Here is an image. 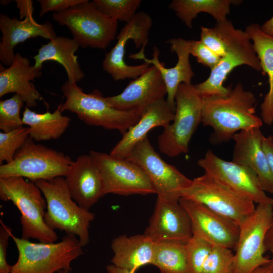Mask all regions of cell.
<instances>
[{"mask_svg": "<svg viewBox=\"0 0 273 273\" xmlns=\"http://www.w3.org/2000/svg\"><path fill=\"white\" fill-rule=\"evenodd\" d=\"M202 98V123L212 128L209 141L213 145L228 142L238 132L263 125L256 114L255 95L238 83L224 96Z\"/></svg>", "mask_w": 273, "mask_h": 273, "instance_id": "cell-1", "label": "cell"}, {"mask_svg": "<svg viewBox=\"0 0 273 273\" xmlns=\"http://www.w3.org/2000/svg\"><path fill=\"white\" fill-rule=\"evenodd\" d=\"M65 98L58 106L60 111H69L87 125L116 130L122 134L135 124L144 112L142 110L121 111L110 106L98 90L85 93L76 83L67 80L61 86Z\"/></svg>", "mask_w": 273, "mask_h": 273, "instance_id": "cell-2", "label": "cell"}, {"mask_svg": "<svg viewBox=\"0 0 273 273\" xmlns=\"http://www.w3.org/2000/svg\"><path fill=\"white\" fill-rule=\"evenodd\" d=\"M214 27L223 39L226 53L211 70L207 79L194 85L202 98L227 95L232 87H225L223 83L229 73L239 66L245 65L262 72L259 59L245 31L236 29L228 19L217 22Z\"/></svg>", "mask_w": 273, "mask_h": 273, "instance_id": "cell-3", "label": "cell"}, {"mask_svg": "<svg viewBox=\"0 0 273 273\" xmlns=\"http://www.w3.org/2000/svg\"><path fill=\"white\" fill-rule=\"evenodd\" d=\"M0 199L11 201L19 210L21 238L35 239L42 243H54L58 239L55 230L46 224V199L40 189L21 177L0 178Z\"/></svg>", "mask_w": 273, "mask_h": 273, "instance_id": "cell-4", "label": "cell"}, {"mask_svg": "<svg viewBox=\"0 0 273 273\" xmlns=\"http://www.w3.org/2000/svg\"><path fill=\"white\" fill-rule=\"evenodd\" d=\"M46 199L44 220L51 229H58L67 235L77 237L83 247L89 242V228L94 213L85 210L72 199L64 177L34 182Z\"/></svg>", "mask_w": 273, "mask_h": 273, "instance_id": "cell-5", "label": "cell"}, {"mask_svg": "<svg viewBox=\"0 0 273 273\" xmlns=\"http://www.w3.org/2000/svg\"><path fill=\"white\" fill-rule=\"evenodd\" d=\"M18 257L10 273H56L70 272L72 262L83 254L75 236L66 234L57 243H34L13 235Z\"/></svg>", "mask_w": 273, "mask_h": 273, "instance_id": "cell-6", "label": "cell"}, {"mask_svg": "<svg viewBox=\"0 0 273 273\" xmlns=\"http://www.w3.org/2000/svg\"><path fill=\"white\" fill-rule=\"evenodd\" d=\"M73 161L68 155L28 138L13 160L0 166V178H26L34 182L65 177Z\"/></svg>", "mask_w": 273, "mask_h": 273, "instance_id": "cell-7", "label": "cell"}, {"mask_svg": "<svg viewBox=\"0 0 273 273\" xmlns=\"http://www.w3.org/2000/svg\"><path fill=\"white\" fill-rule=\"evenodd\" d=\"M174 118L158 137V147L170 157L187 153L189 144L202 122V98L192 84H180L175 96Z\"/></svg>", "mask_w": 273, "mask_h": 273, "instance_id": "cell-8", "label": "cell"}, {"mask_svg": "<svg viewBox=\"0 0 273 273\" xmlns=\"http://www.w3.org/2000/svg\"><path fill=\"white\" fill-rule=\"evenodd\" d=\"M53 19L67 27L82 48L105 49L116 38L118 21L100 12L92 1H84L65 11L54 13Z\"/></svg>", "mask_w": 273, "mask_h": 273, "instance_id": "cell-9", "label": "cell"}, {"mask_svg": "<svg viewBox=\"0 0 273 273\" xmlns=\"http://www.w3.org/2000/svg\"><path fill=\"white\" fill-rule=\"evenodd\" d=\"M272 218V204H258L254 211L239 225L233 273H253L270 262V258L264 254L266 235Z\"/></svg>", "mask_w": 273, "mask_h": 273, "instance_id": "cell-10", "label": "cell"}, {"mask_svg": "<svg viewBox=\"0 0 273 273\" xmlns=\"http://www.w3.org/2000/svg\"><path fill=\"white\" fill-rule=\"evenodd\" d=\"M181 197L204 205L239 226L256 207L253 201L205 173L192 180L183 191Z\"/></svg>", "mask_w": 273, "mask_h": 273, "instance_id": "cell-11", "label": "cell"}, {"mask_svg": "<svg viewBox=\"0 0 273 273\" xmlns=\"http://www.w3.org/2000/svg\"><path fill=\"white\" fill-rule=\"evenodd\" d=\"M126 158L144 171L157 196L168 201L179 202L183 191L192 184V180L160 157L147 136L135 145Z\"/></svg>", "mask_w": 273, "mask_h": 273, "instance_id": "cell-12", "label": "cell"}, {"mask_svg": "<svg viewBox=\"0 0 273 273\" xmlns=\"http://www.w3.org/2000/svg\"><path fill=\"white\" fill-rule=\"evenodd\" d=\"M152 24L150 15L140 11L129 23L125 24L117 35L116 43L106 54L102 63L103 69L114 80L135 79L150 67L151 65L146 62L138 65H128L125 61L124 56L126 46L129 40H133L137 48L146 46Z\"/></svg>", "mask_w": 273, "mask_h": 273, "instance_id": "cell-13", "label": "cell"}, {"mask_svg": "<svg viewBox=\"0 0 273 273\" xmlns=\"http://www.w3.org/2000/svg\"><path fill=\"white\" fill-rule=\"evenodd\" d=\"M92 156L101 173L104 194L121 195L156 194V191L144 171L126 158L91 150Z\"/></svg>", "mask_w": 273, "mask_h": 273, "instance_id": "cell-14", "label": "cell"}, {"mask_svg": "<svg viewBox=\"0 0 273 273\" xmlns=\"http://www.w3.org/2000/svg\"><path fill=\"white\" fill-rule=\"evenodd\" d=\"M197 165L206 173L245 198L258 204H272L273 198L263 190L256 174L250 168L225 160L208 149Z\"/></svg>", "mask_w": 273, "mask_h": 273, "instance_id": "cell-15", "label": "cell"}, {"mask_svg": "<svg viewBox=\"0 0 273 273\" xmlns=\"http://www.w3.org/2000/svg\"><path fill=\"white\" fill-rule=\"evenodd\" d=\"M179 204L189 214L193 236L202 239L212 246L235 250L239 234V226L204 205L180 198Z\"/></svg>", "mask_w": 273, "mask_h": 273, "instance_id": "cell-16", "label": "cell"}, {"mask_svg": "<svg viewBox=\"0 0 273 273\" xmlns=\"http://www.w3.org/2000/svg\"><path fill=\"white\" fill-rule=\"evenodd\" d=\"M144 234L154 242L187 243L193 236L190 216L179 202L157 196L154 212Z\"/></svg>", "mask_w": 273, "mask_h": 273, "instance_id": "cell-17", "label": "cell"}, {"mask_svg": "<svg viewBox=\"0 0 273 273\" xmlns=\"http://www.w3.org/2000/svg\"><path fill=\"white\" fill-rule=\"evenodd\" d=\"M167 42L170 45L171 51L177 55L178 60L174 67L166 68L164 63L160 62L159 51L156 46L153 48V56L151 59H148L145 56V47L140 49L138 53L130 54L129 57L142 60L158 69L166 87V101L170 108L175 113L176 90L181 83L191 84L194 73L190 62L189 40L182 38H174L169 39Z\"/></svg>", "mask_w": 273, "mask_h": 273, "instance_id": "cell-18", "label": "cell"}, {"mask_svg": "<svg viewBox=\"0 0 273 273\" xmlns=\"http://www.w3.org/2000/svg\"><path fill=\"white\" fill-rule=\"evenodd\" d=\"M167 89L162 76L154 66L131 81L120 94L106 97L108 104L121 111L145 109L156 101L164 98Z\"/></svg>", "mask_w": 273, "mask_h": 273, "instance_id": "cell-19", "label": "cell"}, {"mask_svg": "<svg viewBox=\"0 0 273 273\" xmlns=\"http://www.w3.org/2000/svg\"><path fill=\"white\" fill-rule=\"evenodd\" d=\"M64 178L72 199L85 210L89 211L105 195L101 173L89 154L73 161Z\"/></svg>", "mask_w": 273, "mask_h": 273, "instance_id": "cell-20", "label": "cell"}, {"mask_svg": "<svg viewBox=\"0 0 273 273\" xmlns=\"http://www.w3.org/2000/svg\"><path fill=\"white\" fill-rule=\"evenodd\" d=\"M263 134L260 128L236 133L232 161L251 169L257 175L263 190L273 193V174L262 146Z\"/></svg>", "mask_w": 273, "mask_h": 273, "instance_id": "cell-21", "label": "cell"}, {"mask_svg": "<svg viewBox=\"0 0 273 273\" xmlns=\"http://www.w3.org/2000/svg\"><path fill=\"white\" fill-rule=\"evenodd\" d=\"M0 61L7 66L12 63L15 56V47L27 40L37 37L49 40L57 37L52 24L49 21L37 23L33 16L19 20L0 14Z\"/></svg>", "mask_w": 273, "mask_h": 273, "instance_id": "cell-22", "label": "cell"}, {"mask_svg": "<svg viewBox=\"0 0 273 273\" xmlns=\"http://www.w3.org/2000/svg\"><path fill=\"white\" fill-rule=\"evenodd\" d=\"M41 70L31 65L27 57L16 53L10 66L4 68L1 65L0 97L15 93L21 96L26 106L36 107L37 101L43 98L31 81L41 76Z\"/></svg>", "mask_w": 273, "mask_h": 273, "instance_id": "cell-23", "label": "cell"}, {"mask_svg": "<svg viewBox=\"0 0 273 273\" xmlns=\"http://www.w3.org/2000/svg\"><path fill=\"white\" fill-rule=\"evenodd\" d=\"M174 118V112L164 98L156 101L145 109L139 121L123 134L109 154L117 158H126L135 145L147 136L151 129L159 126L166 128Z\"/></svg>", "mask_w": 273, "mask_h": 273, "instance_id": "cell-24", "label": "cell"}, {"mask_svg": "<svg viewBox=\"0 0 273 273\" xmlns=\"http://www.w3.org/2000/svg\"><path fill=\"white\" fill-rule=\"evenodd\" d=\"M154 246L155 242L144 234L120 235L111 242L112 264L135 272L140 267L152 264Z\"/></svg>", "mask_w": 273, "mask_h": 273, "instance_id": "cell-25", "label": "cell"}, {"mask_svg": "<svg viewBox=\"0 0 273 273\" xmlns=\"http://www.w3.org/2000/svg\"><path fill=\"white\" fill-rule=\"evenodd\" d=\"M79 47L73 38L57 36L38 49V53L33 56L34 65L36 68H42L46 61L57 62L64 68L67 80L77 83L85 76L77 61L78 56L75 54Z\"/></svg>", "mask_w": 273, "mask_h": 273, "instance_id": "cell-26", "label": "cell"}, {"mask_svg": "<svg viewBox=\"0 0 273 273\" xmlns=\"http://www.w3.org/2000/svg\"><path fill=\"white\" fill-rule=\"evenodd\" d=\"M245 31L252 41L260 62L262 73L268 76L269 90L261 104L260 109L263 122L270 125L273 123V36L264 33L261 26L257 23L247 26Z\"/></svg>", "mask_w": 273, "mask_h": 273, "instance_id": "cell-27", "label": "cell"}, {"mask_svg": "<svg viewBox=\"0 0 273 273\" xmlns=\"http://www.w3.org/2000/svg\"><path fill=\"white\" fill-rule=\"evenodd\" d=\"M22 121L29 129V138L36 141L56 139L63 135L69 126L71 118L63 115L59 108L51 113H37L26 106Z\"/></svg>", "mask_w": 273, "mask_h": 273, "instance_id": "cell-28", "label": "cell"}, {"mask_svg": "<svg viewBox=\"0 0 273 273\" xmlns=\"http://www.w3.org/2000/svg\"><path fill=\"white\" fill-rule=\"evenodd\" d=\"M239 2L234 0H173L169 7L188 28H191L193 20L201 12L211 15L217 22L227 20L230 5Z\"/></svg>", "mask_w": 273, "mask_h": 273, "instance_id": "cell-29", "label": "cell"}, {"mask_svg": "<svg viewBox=\"0 0 273 273\" xmlns=\"http://www.w3.org/2000/svg\"><path fill=\"white\" fill-rule=\"evenodd\" d=\"M152 265L160 273H189L186 243L178 241L155 242Z\"/></svg>", "mask_w": 273, "mask_h": 273, "instance_id": "cell-30", "label": "cell"}, {"mask_svg": "<svg viewBox=\"0 0 273 273\" xmlns=\"http://www.w3.org/2000/svg\"><path fill=\"white\" fill-rule=\"evenodd\" d=\"M95 7L113 19L129 23L136 14L140 0H93Z\"/></svg>", "mask_w": 273, "mask_h": 273, "instance_id": "cell-31", "label": "cell"}, {"mask_svg": "<svg viewBox=\"0 0 273 273\" xmlns=\"http://www.w3.org/2000/svg\"><path fill=\"white\" fill-rule=\"evenodd\" d=\"M24 102L17 94L10 98L0 101V129L7 132L22 127L24 125L20 117V111Z\"/></svg>", "mask_w": 273, "mask_h": 273, "instance_id": "cell-32", "label": "cell"}, {"mask_svg": "<svg viewBox=\"0 0 273 273\" xmlns=\"http://www.w3.org/2000/svg\"><path fill=\"white\" fill-rule=\"evenodd\" d=\"M29 137L28 127L23 126L7 132L0 133V164L11 162L16 153Z\"/></svg>", "mask_w": 273, "mask_h": 273, "instance_id": "cell-33", "label": "cell"}, {"mask_svg": "<svg viewBox=\"0 0 273 273\" xmlns=\"http://www.w3.org/2000/svg\"><path fill=\"white\" fill-rule=\"evenodd\" d=\"M234 254L225 247L213 246L201 273H233Z\"/></svg>", "mask_w": 273, "mask_h": 273, "instance_id": "cell-34", "label": "cell"}, {"mask_svg": "<svg viewBox=\"0 0 273 273\" xmlns=\"http://www.w3.org/2000/svg\"><path fill=\"white\" fill-rule=\"evenodd\" d=\"M212 247L207 241L193 236L186 243L189 273H201L203 265Z\"/></svg>", "mask_w": 273, "mask_h": 273, "instance_id": "cell-35", "label": "cell"}, {"mask_svg": "<svg viewBox=\"0 0 273 273\" xmlns=\"http://www.w3.org/2000/svg\"><path fill=\"white\" fill-rule=\"evenodd\" d=\"M190 54L197 62L210 68H215L220 62L221 57L217 55L200 40H189Z\"/></svg>", "mask_w": 273, "mask_h": 273, "instance_id": "cell-36", "label": "cell"}, {"mask_svg": "<svg viewBox=\"0 0 273 273\" xmlns=\"http://www.w3.org/2000/svg\"><path fill=\"white\" fill-rule=\"evenodd\" d=\"M200 40L221 58L226 54V47L223 39L215 27L201 26Z\"/></svg>", "mask_w": 273, "mask_h": 273, "instance_id": "cell-37", "label": "cell"}, {"mask_svg": "<svg viewBox=\"0 0 273 273\" xmlns=\"http://www.w3.org/2000/svg\"><path fill=\"white\" fill-rule=\"evenodd\" d=\"M0 273H10L12 266L7 261L8 240L13 236L12 229L0 221Z\"/></svg>", "mask_w": 273, "mask_h": 273, "instance_id": "cell-38", "label": "cell"}, {"mask_svg": "<svg viewBox=\"0 0 273 273\" xmlns=\"http://www.w3.org/2000/svg\"><path fill=\"white\" fill-rule=\"evenodd\" d=\"M40 5V16L53 11L59 13L65 11L81 3L84 0H38Z\"/></svg>", "mask_w": 273, "mask_h": 273, "instance_id": "cell-39", "label": "cell"}, {"mask_svg": "<svg viewBox=\"0 0 273 273\" xmlns=\"http://www.w3.org/2000/svg\"><path fill=\"white\" fill-rule=\"evenodd\" d=\"M17 7L18 8L20 20L27 17L33 16L34 7L31 0H16Z\"/></svg>", "mask_w": 273, "mask_h": 273, "instance_id": "cell-40", "label": "cell"}, {"mask_svg": "<svg viewBox=\"0 0 273 273\" xmlns=\"http://www.w3.org/2000/svg\"><path fill=\"white\" fill-rule=\"evenodd\" d=\"M262 146L268 158L270 167L273 174V136L269 135L263 137Z\"/></svg>", "mask_w": 273, "mask_h": 273, "instance_id": "cell-41", "label": "cell"}, {"mask_svg": "<svg viewBox=\"0 0 273 273\" xmlns=\"http://www.w3.org/2000/svg\"><path fill=\"white\" fill-rule=\"evenodd\" d=\"M265 247L266 251H270L273 249V218L271 224L266 235Z\"/></svg>", "mask_w": 273, "mask_h": 273, "instance_id": "cell-42", "label": "cell"}, {"mask_svg": "<svg viewBox=\"0 0 273 273\" xmlns=\"http://www.w3.org/2000/svg\"><path fill=\"white\" fill-rule=\"evenodd\" d=\"M261 29L265 34L273 36V16L261 26Z\"/></svg>", "mask_w": 273, "mask_h": 273, "instance_id": "cell-43", "label": "cell"}, {"mask_svg": "<svg viewBox=\"0 0 273 273\" xmlns=\"http://www.w3.org/2000/svg\"><path fill=\"white\" fill-rule=\"evenodd\" d=\"M107 273H135L126 269L118 267L113 264L108 265L106 266Z\"/></svg>", "mask_w": 273, "mask_h": 273, "instance_id": "cell-44", "label": "cell"}, {"mask_svg": "<svg viewBox=\"0 0 273 273\" xmlns=\"http://www.w3.org/2000/svg\"><path fill=\"white\" fill-rule=\"evenodd\" d=\"M253 273H271L268 264L261 266L257 269Z\"/></svg>", "mask_w": 273, "mask_h": 273, "instance_id": "cell-45", "label": "cell"}, {"mask_svg": "<svg viewBox=\"0 0 273 273\" xmlns=\"http://www.w3.org/2000/svg\"><path fill=\"white\" fill-rule=\"evenodd\" d=\"M270 252L271 253V258H270V261L268 264V265L270 268L271 273H273V249H271Z\"/></svg>", "mask_w": 273, "mask_h": 273, "instance_id": "cell-46", "label": "cell"}, {"mask_svg": "<svg viewBox=\"0 0 273 273\" xmlns=\"http://www.w3.org/2000/svg\"><path fill=\"white\" fill-rule=\"evenodd\" d=\"M11 1H1V4L4 6L8 5L9 3H11Z\"/></svg>", "mask_w": 273, "mask_h": 273, "instance_id": "cell-47", "label": "cell"}, {"mask_svg": "<svg viewBox=\"0 0 273 273\" xmlns=\"http://www.w3.org/2000/svg\"><path fill=\"white\" fill-rule=\"evenodd\" d=\"M69 272L67 271H65V270H61L58 272H56V273H69Z\"/></svg>", "mask_w": 273, "mask_h": 273, "instance_id": "cell-48", "label": "cell"}]
</instances>
